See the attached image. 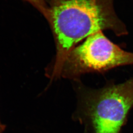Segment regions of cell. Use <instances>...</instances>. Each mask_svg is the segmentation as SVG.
Returning <instances> with one entry per match:
<instances>
[{"label":"cell","instance_id":"1","mask_svg":"<svg viewBox=\"0 0 133 133\" xmlns=\"http://www.w3.org/2000/svg\"><path fill=\"white\" fill-rule=\"evenodd\" d=\"M50 14L62 51L99 31L109 30L118 37L128 34L115 11L114 0H58Z\"/></svg>","mask_w":133,"mask_h":133},{"label":"cell","instance_id":"2","mask_svg":"<svg viewBox=\"0 0 133 133\" xmlns=\"http://www.w3.org/2000/svg\"><path fill=\"white\" fill-rule=\"evenodd\" d=\"M133 106V77L93 92L87 112L94 133H120Z\"/></svg>","mask_w":133,"mask_h":133},{"label":"cell","instance_id":"3","mask_svg":"<svg viewBox=\"0 0 133 133\" xmlns=\"http://www.w3.org/2000/svg\"><path fill=\"white\" fill-rule=\"evenodd\" d=\"M70 60L78 72H102L117 66L133 65V53L122 49L103 31H99L74 49Z\"/></svg>","mask_w":133,"mask_h":133},{"label":"cell","instance_id":"4","mask_svg":"<svg viewBox=\"0 0 133 133\" xmlns=\"http://www.w3.org/2000/svg\"><path fill=\"white\" fill-rule=\"evenodd\" d=\"M30 2L33 5H35L38 7L39 9L42 10V11H44L45 10V0H27Z\"/></svg>","mask_w":133,"mask_h":133},{"label":"cell","instance_id":"5","mask_svg":"<svg viewBox=\"0 0 133 133\" xmlns=\"http://www.w3.org/2000/svg\"><path fill=\"white\" fill-rule=\"evenodd\" d=\"M1 124H0V131H1Z\"/></svg>","mask_w":133,"mask_h":133}]
</instances>
